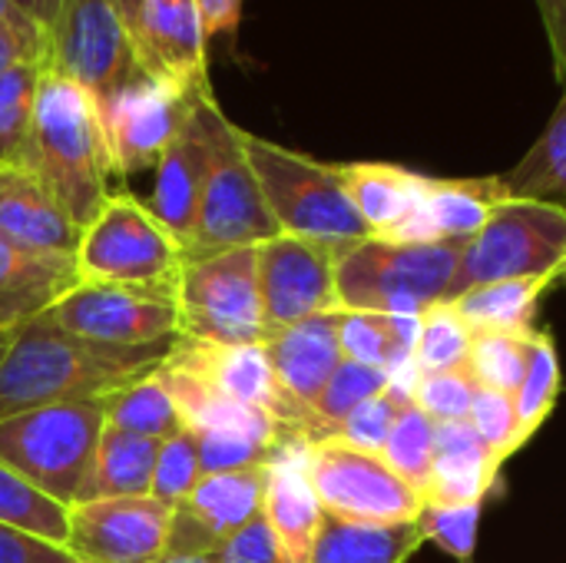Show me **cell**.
Listing matches in <instances>:
<instances>
[{"mask_svg":"<svg viewBox=\"0 0 566 563\" xmlns=\"http://www.w3.org/2000/svg\"><path fill=\"white\" fill-rule=\"evenodd\" d=\"M172 345L176 338L143 348L99 345L70 335L50 315H40L10 338L0 362V421L60 402L109 398L146 375H156Z\"/></svg>","mask_w":566,"mask_h":563,"instance_id":"obj_1","label":"cell"},{"mask_svg":"<svg viewBox=\"0 0 566 563\" xmlns=\"http://www.w3.org/2000/svg\"><path fill=\"white\" fill-rule=\"evenodd\" d=\"M20 169L36 176L80 229L96 219L113 196L109 183L116 176L99 106L83 86L43 70Z\"/></svg>","mask_w":566,"mask_h":563,"instance_id":"obj_2","label":"cell"},{"mask_svg":"<svg viewBox=\"0 0 566 563\" xmlns=\"http://www.w3.org/2000/svg\"><path fill=\"white\" fill-rule=\"evenodd\" d=\"M106 398L60 402L0 421V461L66 511L90 501Z\"/></svg>","mask_w":566,"mask_h":563,"instance_id":"obj_3","label":"cell"},{"mask_svg":"<svg viewBox=\"0 0 566 563\" xmlns=\"http://www.w3.org/2000/svg\"><path fill=\"white\" fill-rule=\"evenodd\" d=\"M242 146L259 189L285 236L348 249L371 239V229L352 206L338 166L318 163L298 149L279 146L242 129Z\"/></svg>","mask_w":566,"mask_h":563,"instance_id":"obj_4","label":"cell"},{"mask_svg":"<svg viewBox=\"0 0 566 563\" xmlns=\"http://www.w3.org/2000/svg\"><path fill=\"white\" fill-rule=\"evenodd\" d=\"M464 242L365 239L338 252L335 295L345 312L424 315L441 305L458 272Z\"/></svg>","mask_w":566,"mask_h":563,"instance_id":"obj_5","label":"cell"},{"mask_svg":"<svg viewBox=\"0 0 566 563\" xmlns=\"http://www.w3.org/2000/svg\"><path fill=\"white\" fill-rule=\"evenodd\" d=\"M73 262L80 282L176 292L186 249L149 202L133 192H113L83 229Z\"/></svg>","mask_w":566,"mask_h":563,"instance_id":"obj_6","label":"cell"},{"mask_svg":"<svg viewBox=\"0 0 566 563\" xmlns=\"http://www.w3.org/2000/svg\"><path fill=\"white\" fill-rule=\"evenodd\" d=\"M566 272V209L541 199L504 196L481 232L464 242L458 272L444 295V305L464 292L504 279L560 275Z\"/></svg>","mask_w":566,"mask_h":563,"instance_id":"obj_7","label":"cell"},{"mask_svg":"<svg viewBox=\"0 0 566 563\" xmlns=\"http://www.w3.org/2000/svg\"><path fill=\"white\" fill-rule=\"evenodd\" d=\"M179 335L212 345H262L259 246L186 262L176 285Z\"/></svg>","mask_w":566,"mask_h":563,"instance_id":"obj_8","label":"cell"},{"mask_svg":"<svg viewBox=\"0 0 566 563\" xmlns=\"http://www.w3.org/2000/svg\"><path fill=\"white\" fill-rule=\"evenodd\" d=\"M275 236H282V229L249 166L242 129L226 116L216 136V153L199 196L192 236L186 242V262H199L245 246H262Z\"/></svg>","mask_w":566,"mask_h":563,"instance_id":"obj_9","label":"cell"},{"mask_svg":"<svg viewBox=\"0 0 566 563\" xmlns=\"http://www.w3.org/2000/svg\"><path fill=\"white\" fill-rule=\"evenodd\" d=\"M46 70L103 103L146 66L113 0H63L46 33Z\"/></svg>","mask_w":566,"mask_h":563,"instance_id":"obj_10","label":"cell"},{"mask_svg":"<svg viewBox=\"0 0 566 563\" xmlns=\"http://www.w3.org/2000/svg\"><path fill=\"white\" fill-rule=\"evenodd\" d=\"M308 478L322 511L355 524L418 521L424 498L408 488L381 455L361 451L342 438L308 445Z\"/></svg>","mask_w":566,"mask_h":563,"instance_id":"obj_11","label":"cell"},{"mask_svg":"<svg viewBox=\"0 0 566 563\" xmlns=\"http://www.w3.org/2000/svg\"><path fill=\"white\" fill-rule=\"evenodd\" d=\"M199 90L143 70L103 103H96L116 179L159 166L163 153L179 136Z\"/></svg>","mask_w":566,"mask_h":563,"instance_id":"obj_12","label":"cell"},{"mask_svg":"<svg viewBox=\"0 0 566 563\" xmlns=\"http://www.w3.org/2000/svg\"><path fill=\"white\" fill-rule=\"evenodd\" d=\"M46 315L70 335L116 348H143L179 338L176 292L163 289L76 282Z\"/></svg>","mask_w":566,"mask_h":563,"instance_id":"obj_13","label":"cell"},{"mask_svg":"<svg viewBox=\"0 0 566 563\" xmlns=\"http://www.w3.org/2000/svg\"><path fill=\"white\" fill-rule=\"evenodd\" d=\"M338 249L298 236H275L259 246V295L265 335L338 309Z\"/></svg>","mask_w":566,"mask_h":563,"instance_id":"obj_14","label":"cell"},{"mask_svg":"<svg viewBox=\"0 0 566 563\" xmlns=\"http://www.w3.org/2000/svg\"><path fill=\"white\" fill-rule=\"evenodd\" d=\"M269 465L202 475L192 494L172 508L163 557H212L232 534L265 511Z\"/></svg>","mask_w":566,"mask_h":563,"instance_id":"obj_15","label":"cell"},{"mask_svg":"<svg viewBox=\"0 0 566 563\" xmlns=\"http://www.w3.org/2000/svg\"><path fill=\"white\" fill-rule=\"evenodd\" d=\"M172 508L156 498H96L70 508L66 551L80 563H156Z\"/></svg>","mask_w":566,"mask_h":563,"instance_id":"obj_16","label":"cell"},{"mask_svg":"<svg viewBox=\"0 0 566 563\" xmlns=\"http://www.w3.org/2000/svg\"><path fill=\"white\" fill-rule=\"evenodd\" d=\"M222 119H226V113H222L212 86L199 90L179 136L172 139V146L163 153V159L156 166L149 209L169 226V232L182 242V249L192 236L199 196H202V186H206V176L212 166L216 136H219Z\"/></svg>","mask_w":566,"mask_h":563,"instance_id":"obj_17","label":"cell"},{"mask_svg":"<svg viewBox=\"0 0 566 563\" xmlns=\"http://www.w3.org/2000/svg\"><path fill=\"white\" fill-rule=\"evenodd\" d=\"M169 358L189 372H196L206 385H212L219 395L269 411L285 428H292L302 438H315L312 415L302 411L275 382V372L269 365V355L262 345H212L179 335Z\"/></svg>","mask_w":566,"mask_h":563,"instance_id":"obj_18","label":"cell"},{"mask_svg":"<svg viewBox=\"0 0 566 563\" xmlns=\"http://www.w3.org/2000/svg\"><path fill=\"white\" fill-rule=\"evenodd\" d=\"M262 348L269 355L279 388L302 411L312 415L328 378L345 362L342 342H338V309L325 312V315H312V319L279 329V332H269L262 338ZM312 428H315V418H312Z\"/></svg>","mask_w":566,"mask_h":563,"instance_id":"obj_19","label":"cell"},{"mask_svg":"<svg viewBox=\"0 0 566 563\" xmlns=\"http://www.w3.org/2000/svg\"><path fill=\"white\" fill-rule=\"evenodd\" d=\"M308 438H289L269 461L265 521L289 563H308L315 534L322 528V501L308 478Z\"/></svg>","mask_w":566,"mask_h":563,"instance_id":"obj_20","label":"cell"},{"mask_svg":"<svg viewBox=\"0 0 566 563\" xmlns=\"http://www.w3.org/2000/svg\"><path fill=\"white\" fill-rule=\"evenodd\" d=\"M0 236L23 252L76 259L83 229L20 166H0Z\"/></svg>","mask_w":566,"mask_h":563,"instance_id":"obj_21","label":"cell"},{"mask_svg":"<svg viewBox=\"0 0 566 563\" xmlns=\"http://www.w3.org/2000/svg\"><path fill=\"white\" fill-rule=\"evenodd\" d=\"M206 30L196 0H146L136 33L139 60L149 73L182 86H212L206 63Z\"/></svg>","mask_w":566,"mask_h":563,"instance_id":"obj_22","label":"cell"},{"mask_svg":"<svg viewBox=\"0 0 566 563\" xmlns=\"http://www.w3.org/2000/svg\"><path fill=\"white\" fill-rule=\"evenodd\" d=\"M501 176L484 179H431L418 212L391 242H468L481 232L491 209L504 199Z\"/></svg>","mask_w":566,"mask_h":563,"instance_id":"obj_23","label":"cell"},{"mask_svg":"<svg viewBox=\"0 0 566 563\" xmlns=\"http://www.w3.org/2000/svg\"><path fill=\"white\" fill-rule=\"evenodd\" d=\"M76 282L73 259L33 256L0 236V335L10 338L46 315Z\"/></svg>","mask_w":566,"mask_h":563,"instance_id":"obj_24","label":"cell"},{"mask_svg":"<svg viewBox=\"0 0 566 563\" xmlns=\"http://www.w3.org/2000/svg\"><path fill=\"white\" fill-rule=\"evenodd\" d=\"M501 461L471 421H434V475L424 504H484Z\"/></svg>","mask_w":566,"mask_h":563,"instance_id":"obj_25","label":"cell"},{"mask_svg":"<svg viewBox=\"0 0 566 563\" xmlns=\"http://www.w3.org/2000/svg\"><path fill=\"white\" fill-rule=\"evenodd\" d=\"M345 192L375 239H395L418 212L428 176L395 163H348L338 166Z\"/></svg>","mask_w":566,"mask_h":563,"instance_id":"obj_26","label":"cell"},{"mask_svg":"<svg viewBox=\"0 0 566 563\" xmlns=\"http://www.w3.org/2000/svg\"><path fill=\"white\" fill-rule=\"evenodd\" d=\"M424 544L418 521L355 524L325 514L308 563H408Z\"/></svg>","mask_w":566,"mask_h":563,"instance_id":"obj_27","label":"cell"},{"mask_svg":"<svg viewBox=\"0 0 566 563\" xmlns=\"http://www.w3.org/2000/svg\"><path fill=\"white\" fill-rule=\"evenodd\" d=\"M421 335L418 315H385V312H345L338 309V342L348 362L395 372L415 358Z\"/></svg>","mask_w":566,"mask_h":563,"instance_id":"obj_28","label":"cell"},{"mask_svg":"<svg viewBox=\"0 0 566 563\" xmlns=\"http://www.w3.org/2000/svg\"><path fill=\"white\" fill-rule=\"evenodd\" d=\"M560 275H531V279H504L491 285H478L464 292L458 302V315L474 332H527L537 329V305L541 295L557 282Z\"/></svg>","mask_w":566,"mask_h":563,"instance_id":"obj_29","label":"cell"},{"mask_svg":"<svg viewBox=\"0 0 566 563\" xmlns=\"http://www.w3.org/2000/svg\"><path fill=\"white\" fill-rule=\"evenodd\" d=\"M501 186L507 196L541 199L566 209V86L537 143L514 169L501 173Z\"/></svg>","mask_w":566,"mask_h":563,"instance_id":"obj_30","label":"cell"},{"mask_svg":"<svg viewBox=\"0 0 566 563\" xmlns=\"http://www.w3.org/2000/svg\"><path fill=\"white\" fill-rule=\"evenodd\" d=\"M156 455H159V441L136 438L129 431L106 425L99 448H96L90 501H96V498H149Z\"/></svg>","mask_w":566,"mask_h":563,"instance_id":"obj_31","label":"cell"},{"mask_svg":"<svg viewBox=\"0 0 566 563\" xmlns=\"http://www.w3.org/2000/svg\"><path fill=\"white\" fill-rule=\"evenodd\" d=\"M106 425L149 441H169L186 431V418L159 375H146L106 398Z\"/></svg>","mask_w":566,"mask_h":563,"instance_id":"obj_32","label":"cell"},{"mask_svg":"<svg viewBox=\"0 0 566 563\" xmlns=\"http://www.w3.org/2000/svg\"><path fill=\"white\" fill-rule=\"evenodd\" d=\"M560 358H557V345L551 338V332L534 329L531 342H527V372L524 382L514 395L517 405V441L521 448L537 435V428H544V421L551 418L557 395H560Z\"/></svg>","mask_w":566,"mask_h":563,"instance_id":"obj_33","label":"cell"},{"mask_svg":"<svg viewBox=\"0 0 566 563\" xmlns=\"http://www.w3.org/2000/svg\"><path fill=\"white\" fill-rule=\"evenodd\" d=\"M43 70L46 60H20L0 73V166L23 163Z\"/></svg>","mask_w":566,"mask_h":563,"instance_id":"obj_34","label":"cell"},{"mask_svg":"<svg viewBox=\"0 0 566 563\" xmlns=\"http://www.w3.org/2000/svg\"><path fill=\"white\" fill-rule=\"evenodd\" d=\"M381 458L408 488H415L421 498L428 494L434 475V421L415 402L398 411Z\"/></svg>","mask_w":566,"mask_h":563,"instance_id":"obj_35","label":"cell"},{"mask_svg":"<svg viewBox=\"0 0 566 563\" xmlns=\"http://www.w3.org/2000/svg\"><path fill=\"white\" fill-rule=\"evenodd\" d=\"M66 508L36 491L27 478H20L13 468L0 461V521L27 531L33 538L66 544Z\"/></svg>","mask_w":566,"mask_h":563,"instance_id":"obj_36","label":"cell"},{"mask_svg":"<svg viewBox=\"0 0 566 563\" xmlns=\"http://www.w3.org/2000/svg\"><path fill=\"white\" fill-rule=\"evenodd\" d=\"M391 382V372L385 368H371V365H361V362H342L335 368V375L328 378L325 392L318 395L315 408H312V418H315V441L322 438H332L335 428L358 408L365 405L368 398L381 395Z\"/></svg>","mask_w":566,"mask_h":563,"instance_id":"obj_37","label":"cell"},{"mask_svg":"<svg viewBox=\"0 0 566 563\" xmlns=\"http://www.w3.org/2000/svg\"><path fill=\"white\" fill-rule=\"evenodd\" d=\"M531 332H474L468 375L491 392L517 395L527 372V342Z\"/></svg>","mask_w":566,"mask_h":563,"instance_id":"obj_38","label":"cell"},{"mask_svg":"<svg viewBox=\"0 0 566 563\" xmlns=\"http://www.w3.org/2000/svg\"><path fill=\"white\" fill-rule=\"evenodd\" d=\"M471 342H474V329L458 315L454 305H444V302L431 305L421 315V335H418L415 362H418L421 375L468 372Z\"/></svg>","mask_w":566,"mask_h":563,"instance_id":"obj_39","label":"cell"},{"mask_svg":"<svg viewBox=\"0 0 566 563\" xmlns=\"http://www.w3.org/2000/svg\"><path fill=\"white\" fill-rule=\"evenodd\" d=\"M202 468H199V445L196 435L186 428L176 438L159 445L156 455V468H153V484H149V498L163 501L166 508L182 504L192 488L199 484Z\"/></svg>","mask_w":566,"mask_h":563,"instance_id":"obj_40","label":"cell"},{"mask_svg":"<svg viewBox=\"0 0 566 563\" xmlns=\"http://www.w3.org/2000/svg\"><path fill=\"white\" fill-rule=\"evenodd\" d=\"M484 504H424L418 514V528L424 541H434L454 561L468 563L478 548Z\"/></svg>","mask_w":566,"mask_h":563,"instance_id":"obj_41","label":"cell"},{"mask_svg":"<svg viewBox=\"0 0 566 563\" xmlns=\"http://www.w3.org/2000/svg\"><path fill=\"white\" fill-rule=\"evenodd\" d=\"M468 421H471V428L481 435V441L494 451V458H497L501 465H504L511 455H517V451H521V441H517V405H514V395L491 392V388H481V385H478Z\"/></svg>","mask_w":566,"mask_h":563,"instance_id":"obj_42","label":"cell"},{"mask_svg":"<svg viewBox=\"0 0 566 563\" xmlns=\"http://www.w3.org/2000/svg\"><path fill=\"white\" fill-rule=\"evenodd\" d=\"M478 382L468 372H434L421 375L415 405L431 418V421H464L471 415Z\"/></svg>","mask_w":566,"mask_h":563,"instance_id":"obj_43","label":"cell"},{"mask_svg":"<svg viewBox=\"0 0 566 563\" xmlns=\"http://www.w3.org/2000/svg\"><path fill=\"white\" fill-rule=\"evenodd\" d=\"M401 408H405V405L385 388L381 395H375V398H368L365 405H358V408L335 428L332 438H342V441H348V445H355V448H361V451L381 455V448H385V441H388V435H391L395 418H398Z\"/></svg>","mask_w":566,"mask_h":563,"instance_id":"obj_44","label":"cell"},{"mask_svg":"<svg viewBox=\"0 0 566 563\" xmlns=\"http://www.w3.org/2000/svg\"><path fill=\"white\" fill-rule=\"evenodd\" d=\"M216 563H289L269 521H265V511L249 521L239 534H232L216 554H212Z\"/></svg>","mask_w":566,"mask_h":563,"instance_id":"obj_45","label":"cell"},{"mask_svg":"<svg viewBox=\"0 0 566 563\" xmlns=\"http://www.w3.org/2000/svg\"><path fill=\"white\" fill-rule=\"evenodd\" d=\"M0 563H80L63 544L33 538L0 521Z\"/></svg>","mask_w":566,"mask_h":563,"instance_id":"obj_46","label":"cell"},{"mask_svg":"<svg viewBox=\"0 0 566 563\" xmlns=\"http://www.w3.org/2000/svg\"><path fill=\"white\" fill-rule=\"evenodd\" d=\"M547 43H551V56H554V73L566 86V0H534Z\"/></svg>","mask_w":566,"mask_h":563,"instance_id":"obj_47","label":"cell"},{"mask_svg":"<svg viewBox=\"0 0 566 563\" xmlns=\"http://www.w3.org/2000/svg\"><path fill=\"white\" fill-rule=\"evenodd\" d=\"M20 60H46V37L23 33L0 23V73Z\"/></svg>","mask_w":566,"mask_h":563,"instance_id":"obj_48","label":"cell"},{"mask_svg":"<svg viewBox=\"0 0 566 563\" xmlns=\"http://www.w3.org/2000/svg\"><path fill=\"white\" fill-rule=\"evenodd\" d=\"M242 7H245V0H196L206 40H212L219 33H235L242 23Z\"/></svg>","mask_w":566,"mask_h":563,"instance_id":"obj_49","label":"cell"},{"mask_svg":"<svg viewBox=\"0 0 566 563\" xmlns=\"http://www.w3.org/2000/svg\"><path fill=\"white\" fill-rule=\"evenodd\" d=\"M13 7H17L23 17H30L43 33H50V27H53L56 13H60V7H63V0H13Z\"/></svg>","mask_w":566,"mask_h":563,"instance_id":"obj_50","label":"cell"},{"mask_svg":"<svg viewBox=\"0 0 566 563\" xmlns=\"http://www.w3.org/2000/svg\"><path fill=\"white\" fill-rule=\"evenodd\" d=\"M0 23L3 27H13V30H23V33H36V37H46L30 17H23L17 7H13V0H0Z\"/></svg>","mask_w":566,"mask_h":563,"instance_id":"obj_51","label":"cell"},{"mask_svg":"<svg viewBox=\"0 0 566 563\" xmlns=\"http://www.w3.org/2000/svg\"><path fill=\"white\" fill-rule=\"evenodd\" d=\"M113 3H116V10H119L123 23L129 27V33H133V43H136L139 20H143V3H146V0H113Z\"/></svg>","mask_w":566,"mask_h":563,"instance_id":"obj_52","label":"cell"},{"mask_svg":"<svg viewBox=\"0 0 566 563\" xmlns=\"http://www.w3.org/2000/svg\"><path fill=\"white\" fill-rule=\"evenodd\" d=\"M156 563H216L212 557H159Z\"/></svg>","mask_w":566,"mask_h":563,"instance_id":"obj_53","label":"cell"},{"mask_svg":"<svg viewBox=\"0 0 566 563\" xmlns=\"http://www.w3.org/2000/svg\"><path fill=\"white\" fill-rule=\"evenodd\" d=\"M10 338H13V335H10ZM10 338H3V335H0V362H3V355H7V345H10Z\"/></svg>","mask_w":566,"mask_h":563,"instance_id":"obj_54","label":"cell"},{"mask_svg":"<svg viewBox=\"0 0 566 563\" xmlns=\"http://www.w3.org/2000/svg\"><path fill=\"white\" fill-rule=\"evenodd\" d=\"M564 282H566V272H564Z\"/></svg>","mask_w":566,"mask_h":563,"instance_id":"obj_55","label":"cell"}]
</instances>
